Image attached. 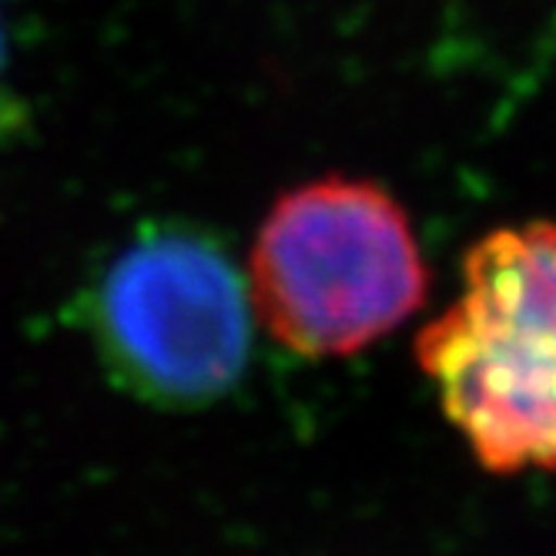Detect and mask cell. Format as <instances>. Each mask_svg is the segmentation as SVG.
<instances>
[{"label":"cell","mask_w":556,"mask_h":556,"mask_svg":"<svg viewBox=\"0 0 556 556\" xmlns=\"http://www.w3.org/2000/svg\"><path fill=\"white\" fill-rule=\"evenodd\" d=\"M81 323L122 389L162 409H202L245 376L255 305L212 231L148 222L88 278Z\"/></svg>","instance_id":"cell-3"},{"label":"cell","mask_w":556,"mask_h":556,"mask_svg":"<svg viewBox=\"0 0 556 556\" xmlns=\"http://www.w3.org/2000/svg\"><path fill=\"white\" fill-rule=\"evenodd\" d=\"M416 363L483 469L556 472V222L486 231Z\"/></svg>","instance_id":"cell-1"},{"label":"cell","mask_w":556,"mask_h":556,"mask_svg":"<svg viewBox=\"0 0 556 556\" xmlns=\"http://www.w3.org/2000/svg\"><path fill=\"white\" fill-rule=\"evenodd\" d=\"M249 292L278 345L332 359L363 352L416 315L429 271L392 191L329 175L275 198L252 242Z\"/></svg>","instance_id":"cell-2"}]
</instances>
